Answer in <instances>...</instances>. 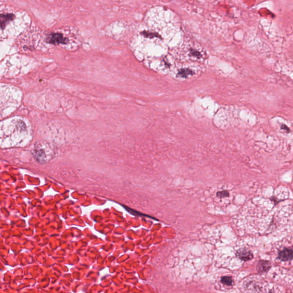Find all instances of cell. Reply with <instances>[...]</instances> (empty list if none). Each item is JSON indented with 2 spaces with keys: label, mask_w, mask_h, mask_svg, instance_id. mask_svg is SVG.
Segmentation results:
<instances>
[{
  "label": "cell",
  "mask_w": 293,
  "mask_h": 293,
  "mask_svg": "<svg viewBox=\"0 0 293 293\" xmlns=\"http://www.w3.org/2000/svg\"><path fill=\"white\" fill-rule=\"evenodd\" d=\"M47 37V42L52 44H67L69 41L68 36L62 32L51 33Z\"/></svg>",
  "instance_id": "obj_1"
},
{
  "label": "cell",
  "mask_w": 293,
  "mask_h": 293,
  "mask_svg": "<svg viewBox=\"0 0 293 293\" xmlns=\"http://www.w3.org/2000/svg\"><path fill=\"white\" fill-rule=\"evenodd\" d=\"M293 251L290 249L285 248L278 253V258L283 261H290L293 258Z\"/></svg>",
  "instance_id": "obj_2"
},
{
  "label": "cell",
  "mask_w": 293,
  "mask_h": 293,
  "mask_svg": "<svg viewBox=\"0 0 293 293\" xmlns=\"http://www.w3.org/2000/svg\"><path fill=\"white\" fill-rule=\"evenodd\" d=\"M237 254L239 258L244 261H247L252 258V253L246 249H241L239 250Z\"/></svg>",
  "instance_id": "obj_3"
},
{
  "label": "cell",
  "mask_w": 293,
  "mask_h": 293,
  "mask_svg": "<svg viewBox=\"0 0 293 293\" xmlns=\"http://www.w3.org/2000/svg\"><path fill=\"white\" fill-rule=\"evenodd\" d=\"M221 282L227 286H231L233 284V281L231 276H222L221 278Z\"/></svg>",
  "instance_id": "obj_4"
},
{
  "label": "cell",
  "mask_w": 293,
  "mask_h": 293,
  "mask_svg": "<svg viewBox=\"0 0 293 293\" xmlns=\"http://www.w3.org/2000/svg\"><path fill=\"white\" fill-rule=\"evenodd\" d=\"M216 196L219 198H223L229 196V193L227 191H219L216 193Z\"/></svg>",
  "instance_id": "obj_5"
}]
</instances>
